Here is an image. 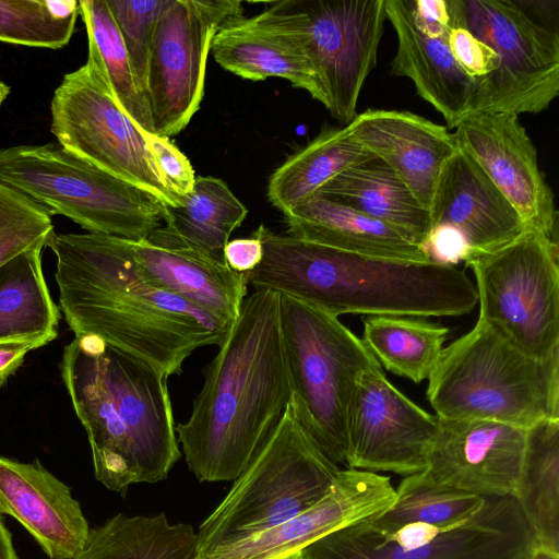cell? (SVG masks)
I'll return each instance as SVG.
<instances>
[{
    "instance_id": "obj_30",
    "label": "cell",
    "mask_w": 559,
    "mask_h": 559,
    "mask_svg": "<svg viewBox=\"0 0 559 559\" xmlns=\"http://www.w3.org/2000/svg\"><path fill=\"white\" fill-rule=\"evenodd\" d=\"M512 497L536 543L559 551V419L545 418L526 429Z\"/></svg>"
},
{
    "instance_id": "obj_41",
    "label": "cell",
    "mask_w": 559,
    "mask_h": 559,
    "mask_svg": "<svg viewBox=\"0 0 559 559\" xmlns=\"http://www.w3.org/2000/svg\"><path fill=\"white\" fill-rule=\"evenodd\" d=\"M223 254L225 262L231 270L248 274L260 265L263 258V246L261 240L252 233L248 238L229 240Z\"/></svg>"
},
{
    "instance_id": "obj_7",
    "label": "cell",
    "mask_w": 559,
    "mask_h": 559,
    "mask_svg": "<svg viewBox=\"0 0 559 559\" xmlns=\"http://www.w3.org/2000/svg\"><path fill=\"white\" fill-rule=\"evenodd\" d=\"M450 24L489 46L498 66L476 80L471 112L539 114L559 93V33L551 1L447 0Z\"/></svg>"
},
{
    "instance_id": "obj_1",
    "label": "cell",
    "mask_w": 559,
    "mask_h": 559,
    "mask_svg": "<svg viewBox=\"0 0 559 559\" xmlns=\"http://www.w3.org/2000/svg\"><path fill=\"white\" fill-rule=\"evenodd\" d=\"M59 309L75 336L94 335L167 377L199 347L219 346L233 323L147 282L130 240L53 233Z\"/></svg>"
},
{
    "instance_id": "obj_10",
    "label": "cell",
    "mask_w": 559,
    "mask_h": 559,
    "mask_svg": "<svg viewBox=\"0 0 559 559\" xmlns=\"http://www.w3.org/2000/svg\"><path fill=\"white\" fill-rule=\"evenodd\" d=\"M385 0H280L259 17L290 38L310 61L325 108L343 126L377 63L386 20Z\"/></svg>"
},
{
    "instance_id": "obj_9",
    "label": "cell",
    "mask_w": 559,
    "mask_h": 559,
    "mask_svg": "<svg viewBox=\"0 0 559 559\" xmlns=\"http://www.w3.org/2000/svg\"><path fill=\"white\" fill-rule=\"evenodd\" d=\"M340 471L289 404L229 492L200 525L197 551L269 530L304 512L328 493Z\"/></svg>"
},
{
    "instance_id": "obj_29",
    "label": "cell",
    "mask_w": 559,
    "mask_h": 559,
    "mask_svg": "<svg viewBox=\"0 0 559 559\" xmlns=\"http://www.w3.org/2000/svg\"><path fill=\"white\" fill-rule=\"evenodd\" d=\"M43 249L23 252L0 267V343L44 346L58 335L60 309L44 276Z\"/></svg>"
},
{
    "instance_id": "obj_2",
    "label": "cell",
    "mask_w": 559,
    "mask_h": 559,
    "mask_svg": "<svg viewBox=\"0 0 559 559\" xmlns=\"http://www.w3.org/2000/svg\"><path fill=\"white\" fill-rule=\"evenodd\" d=\"M281 295L254 289L204 370L190 417L176 426L200 481L235 480L292 401L280 325Z\"/></svg>"
},
{
    "instance_id": "obj_21",
    "label": "cell",
    "mask_w": 559,
    "mask_h": 559,
    "mask_svg": "<svg viewBox=\"0 0 559 559\" xmlns=\"http://www.w3.org/2000/svg\"><path fill=\"white\" fill-rule=\"evenodd\" d=\"M14 518L50 559H71L90 535L71 489L36 459L22 463L0 456V515Z\"/></svg>"
},
{
    "instance_id": "obj_25",
    "label": "cell",
    "mask_w": 559,
    "mask_h": 559,
    "mask_svg": "<svg viewBox=\"0 0 559 559\" xmlns=\"http://www.w3.org/2000/svg\"><path fill=\"white\" fill-rule=\"evenodd\" d=\"M210 52L228 72L250 81L285 79L325 107L324 93L306 55L259 15L225 24L214 36Z\"/></svg>"
},
{
    "instance_id": "obj_6",
    "label": "cell",
    "mask_w": 559,
    "mask_h": 559,
    "mask_svg": "<svg viewBox=\"0 0 559 559\" xmlns=\"http://www.w3.org/2000/svg\"><path fill=\"white\" fill-rule=\"evenodd\" d=\"M280 325L294 413L328 459L346 463L357 382L382 366L337 317L293 297L281 295Z\"/></svg>"
},
{
    "instance_id": "obj_14",
    "label": "cell",
    "mask_w": 559,
    "mask_h": 559,
    "mask_svg": "<svg viewBox=\"0 0 559 559\" xmlns=\"http://www.w3.org/2000/svg\"><path fill=\"white\" fill-rule=\"evenodd\" d=\"M242 13L240 1L169 0L156 26L146 78L155 135L169 139L189 124L204 95L213 38Z\"/></svg>"
},
{
    "instance_id": "obj_42",
    "label": "cell",
    "mask_w": 559,
    "mask_h": 559,
    "mask_svg": "<svg viewBox=\"0 0 559 559\" xmlns=\"http://www.w3.org/2000/svg\"><path fill=\"white\" fill-rule=\"evenodd\" d=\"M41 345L37 342H1L0 343V384L13 374L22 365L25 356Z\"/></svg>"
},
{
    "instance_id": "obj_23",
    "label": "cell",
    "mask_w": 559,
    "mask_h": 559,
    "mask_svg": "<svg viewBox=\"0 0 559 559\" xmlns=\"http://www.w3.org/2000/svg\"><path fill=\"white\" fill-rule=\"evenodd\" d=\"M142 276L152 285L234 323L247 297L248 275L224 259L186 248H164L147 239L130 240Z\"/></svg>"
},
{
    "instance_id": "obj_11",
    "label": "cell",
    "mask_w": 559,
    "mask_h": 559,
    "mask_svg": "<svg viewBox=\"0 0 559 559\" xmlns=\"http://www.w3.org/2000/svg\"><path fill=\"white\" fill-rule=\"evenodd\" d=\"M476 280L479 319L531 357L559 354L557 239L526 228L515 240L465 262Z\"/></svg>"
},
{
    "instance_id": "obj_15",
    "label": "cell",
    "mask_w": 559,
    "mask_h": 559,
    "mask_svg": "<svg viewBox=\"0 0 559 559\" xmlns=\"http://www.w3.org/2000/svg\"><path fill=\"white\" fill-rule=\"evenodd\" d=\"M438 418L399 391L383 369L364 372L356 385L348 418L349 468L421 473L437 433Z\"/></svg>"
},
{
    "instance_id": "obj_3",
    "label": "cell",
    "mask_w": 559,
    "mask_h": 559,
    "mask_svg": "<svg viewBox=\"0 0 559 559\" xmlns=\"http://www.w3.org/2000/svg\"><path fill=\"white\" fill-rule=\"evenodd\" d=\"M60 370L95 478L121 495L131 484L166 479L181 456L168 377L94 335L64 347Z\"/></svg>"
},
{
    "instance_id": "obj_18",
    "label": "cell",
    "mask_w": 559,
    "mask_h": 559,
    "mask_svg": "<svg viewBox=\"0 0 559 559\" xmlns=\"http://www.w3.org/2000/svg\"><path fill=\"white\" fill-rule=\"evenodd\" d=\"M394 499L390 477L341 469L328 493L309 509L269 530L197 551L194 559H278L381 513Z\"/></svg>"
},
{
    "instance_id": "obj_43",
    "label": "cell",
    "mask_w": 559,
    "mask_h": 559,
    "mask_svg": "<svg viewBox=\"0 0 559 559\" xmlns=\"http://www.w3.org/2000/svg\"><path fill=\"white\" fill-rule=\"evenodd\" d=\"M0 559H19L12 545V537L0 518Z\"/></svg>"
},
{
    "instance_id": "obj_45",
    "label": "cell",
    "mask_w": 559,
    "mask_h": 559,
    "mask_svg": "<svg viewBox=\"0 0 559 559\" xmlns=\"http://www.w3.org/2000/svg\"><path fill=\"white\" fill-rule=\"evenodd\" d=\"M278 559H310L306 550L302 548L300 550L294 551L292 554H288L284 557H281Z\"/></svg>"
},
{
    "instance_id": "obj_34",
    "label": "cell",
    "mask_w": 559,
    "mask_h": 559,
    "mask_svg": "<svg viewBox=\"0 0 559 559\" xmlns=\"http://www.w3.org/2000/svg\"><path fill=\"white\" fill-rule=\"evenodd\" d=\"M486 499L469 492L432 486L417 473L404 477L395 489L392 504L369 518V521L382 531H393L408 524H426L447 530L471 519L484 507Z\"/></svg>"
},
{
    "instance_id": "obj_4",
    "label": "cell",
    "mask_w": 559,
    "mask_h": 559,
    "mask_svg": "<svg viewBox=\"0 0 559 559\" xmlns=\"http://www.w3.org/2000/svg\"><path fill=\"white\" fill-rule=\"evenodd\" d=\"M263 258L248 273L254 289H270L342 314L459 317L477 304L464 271L435 262L386 260L316 245L260 225Z\"/></svg>"
},
{
    "instance_id": "obj_22",
    "label": "cell",
    "mask_w": 559,
    "mask_h": 559,
    "mask_svg": "<svg viewBox=\"0 0 559 559\" xmlns=\"http://www.w3.org/2000/svg\"><path fill=\"white\" fill-rule=\"evenodd\" d=\"M429 214L431 227L459 229L473 257L509 245L526 229L518 211L460 145L441 173Z\"/></svg>"
},
{
    "instance_id": "obj_12",
    "label": "cell",
    "mask_w": 559,
    "mask_h": 559,
    "mask_svg": "<svg viewBox=\"0 0 559 559\" xmlns=\"http://www.w3.org/2000/svg\"><path fill=\"white\" fill-rule=\"evenodd\" d=\"M535 544L518 502L508 496L487 498L452 528L408 524L382 531L366 519L304 549L310 559H526Z\"/></svg>"
},
{
    "instance_id": "obj_24",
    "label": "cell",
    "mask_w": 559,
    "mask_h": 559,
    "mask_svg": "<svg viewBox=\"0 0 559 559\" xmlns=\"http://www.w3.org/2000/svg\"><path fill=\"white\" fill-rule=\"evenodd\" d=\"M284 217L287 234L305 241L371 258L431 262L419 245L397 229L321 194Z\"/></svg>"
},
{
    "instance_id": "obj_35",
    "label": "cell",
    "mask_w": 559,
    "mask_h": 559,
    "mask_svg": "<svg viewBox=\"0 0 559 559\" xmlns=\"http://www.w3.org/2000/svg\"><path fill=\"white\" fill-rule=\"evenodd\" d=\"M78 16L76 0H0V41L59 49L69 44Z\"/></svg>"
},
{
    "instance_id": "obj_38",
    "label": "cell",
    "mask_w": 559,
    "mask_h": 559,
    "mask_svg": "<svg viewBox=\"0 0 559 559\" xmlns=\"http://www.w3.org/2000/svg\"><path fill=\"white\" fill-rule=\"evenodd\" d=\"M155 169L175 206L193 189L197 175L188 157L167 138L146 133Z\"/></svg>"
},
{
    "instance_id": "obj_19",
    "label": "cell",
    "mask_w": 559,
    "mask_h": 559,
    "mask_svg": "<svg viewBox=\"0 0 559 559\" xmlns=\"http://www.w3.org/2000/svg\"><path fill=\"white\" fill-rule=\"evenodd\" d=\"M384 5L397 38L391 74L411 79L417 94L454 129L471 112L477 81L463 71L451 51V25L421 20L412 0H385Z\"/></svg>"
},
{
    "instance_id": "obj_31",
    "label": "cell",
    "mask_w": 559,
    "mask_h": 559,
    "mask_svg": "<svg viewBox=\"0 0 559 559\" xmlns=\"http://www.w3.org/2000/svg\"><path fill=\"white\" fill-rule=\"evenodd\" d=\"M198 534L190 524L168 521L165 513H118L90 531L71 559H194Z\"/></svg>"
},
{
    "instance_id": "obj_17",
    "label": "cell",
    "mask_w": 559,
    "mask_h": 559,
    "mask_svg": "<svg viewBox=\"0 0 559 559\" xmlns=\"http://www.w3.org/2000/svg\"><path fill=\"white\" fill-rule=\"evenodd\" d=\"M454 130L457 144L509 200L526 228L556 238L554 194L539 169L536 147L519 116L469 112Z\"/></svg>"
},
{
    "instance_id": "obj_28",
    "label": "cell",
    "mask_w": 559,
    "mask_h": 559,
    "mask_svg": "<svg viewBox=\"0 0 559 559\" xmlns=\"http://www.w3.org/2000/svg\"><path fill=\"white\" fill-rule=\"evenodd\" d=\"M373 158L376 156L359 143L348 124L324 128L272 173L267 199L286 214L316 195L342 171Z\"/></svg>"
},
{
    "instance_id": "obj_37",
    "label": "cell",
    "mask_w": 559,
    "mask_h": 559,
    "mask_svg": "<svg viewBox=\"0 0 559 559\" xmlns=\"http://www.w3.org/2000/svg\"><path fill=\"white\" fill-rule=\"evenodd\" d=\"M145 92L151 47L169 0H106ZM146 96V93H145Z\"/></svg>"
},
{
    "instance_id": "obj_8",
    "label": "cell",
    "mask_w": 559,
    "mask_h": 559,
    "mask_svg": "<svg viewBox=\"0 0 559 559\" xmlns=\"http://www.w3.org/2000/svg\"><path fill=\"white\" fill-rule=\"evenodd\" d=\"M0 182L93 234L141 241L163 223L155 195L59 144L0 150Z\"/></svg>"
},
{
    "instance_id": "obj_26",
    "label": "cell",
    "mask_w": 559,
    "mask_h": 559,
    "mask_svg": "<svg viewBox=\"0 0 559 559\" xmlns=\"http://www.w3.org/2000/svg\"><path fill=\"white\" fill-rule=\"evenodd\" d=\"M248 215L225 181L197 176L192 191L176 206L163 204L164 225L147 240L164 248H186L224 259L233 231Z\"/></svg>"
},
{
    "instance_id": "obj_16",
    "label": "cell",
    "mask_w": 559,
    "mask_h": 559,
    "mask_svg": "<svg viewBox=\"0 0 559 559\" xmlns=\"http://www.w3.org/2000/svg\"><path fill=\"white\" fill-rule=\"evenodd\" d=\"M437 418L421 478L432 486L486 498L512 497L526 429L484 419Z\"/></svg>"
},
{
    "instance_id": "obj_33",
    "label": "cell",
    "mask_w": 559,
    "mask_h": 559,
    "mask_svg": "<svg viewBox=\"0 0 559 559\" xmlns=\"http://www.w3.org/2000/svg\"><path fill=\"white\" fill-rule=\"evenodd\" d=\"M426 318L364 316L362 342L388 371L415 383L435 369L449 329Z\"/></svg>"
},
{
    "instance_id": "obj_5",
    "label": "cell",
    "mask_w": 559,
    "mask_h": 559,
    "mask_svg": "<svg viewBox=\"0 0 559 559\" xmlns=\"http://www.w3.org/2000/svg\"><path fill=\"white\" fill-rule=\"evenodd\" d=\"M426 394L439 418L527 429L545 418L559 419V354L531 357L478 318L471 331L443 347Z\"/></svg>"
},
{
    "instance_id": "obj_46",
    "label": "cell",
    "mask_w": 559,
    "mask_h": 559,
    "mask_svg": "<svg viewBox=\"0 0 559 559\" xmlns=\"http://www.w3.org/2000/svg\"><path fill=\"white\" fill-rule=\"evenodd\" d=\"M11 92V87L5 84L4 82L0 81V107L3 104V102L7 99Z\"/></svg>"
},
{
    "instance_id": "obj_32",
    "label": "cell",
    "mask_w": 559,
    "mask_h": 559,
    "mask_svg": "<svg viewBox=\"0 0 559 559\" xmlns=\"http://www.w3.org/2000/svg\"><path fill=\"white\" fill-rule=\"evenodd\" d=\"M79 14L88 39L87 63L100 76L126 115L145 133L154 134L145 92L106 0H80Z\"/></svg>"
},
{
    "instance_id": "obj_40",
    "label": "cell",
    "mask_w": 559,
    "mask_h": 559,
    "mask_svg": "<svg viewBox=\"0 0 559 559\" xmlns=\"http://www.w3.org/2000/svg\"><path fill=\"white\" fill-rule=\"evenodd\" d=\"M420 247L431 262L442 265L454 266L473 257L462 233L447 224L433 225Z\"/></svg>"
},
{
    "instance_id": "obj_36",
    "label": "cell",
    "mask_w": 559,
    "mask_h": 559,
    "mask_svg": "<svg viewBox=\"0 0 559 559\" xmlns=\"http://www.w3.org/2000/svg\"><path fill=\"white\" fill-rule=\"evenodd\" d=\"M53 233L51 216L40 205L0 182V267L23 252L47 247Z\"/></svg>"
},
{
    "instance_id": "obj_13",
    "label": "cell",
    "mask_w": 559,
    "mask_h": 559,
    "mask_svg": "<svg viewBox=\"0 0 559 559\" xmlns=\"http://www.w3.org/2000/svg\"><path fill=\"white\" fill-rule=\"evenodd\" d=\"M50 114L60 146L175 206L153 164L146 133L118 106L91 64L63 76Z\"/></svg>"
},
{
    "instance_id": "obj_39",
    "label": "cell",
    "mask_w": 559,
    "mask_h": 559,
    "mask_svg": "<svg viewBox=\"0 0 559 559\" xmlns=\"http://www.w3.org/2000/svg\"><path fill=\"white\" fill-rule=\"evenodd\" d=\"M449 45L459 66L475 80L488 75L498 66L496 52L466 28L451 26Z\"/></svg>"
},
{
    "instance_id": "obj_44",
    "label": "cell",
    "mask_w": 559,
    "mask_h": 559,
    "mask_svg": "<svg viewBox=\"0 0 559 559\" xmlns=\"http://www.w3.org/2000/svg\"><path fill=\"white\" fill-rule=\"evenodd\" d=\"M526 559H559V551L536 543Z\"/></svg>"
},
{
    "instance_id": "obj_27",
    "label": "cell",
    "mask_w": 559,
    "mask_h": 559,
    "mask_svg": "<svg viewBox=\"0 0 559 559\" xmlns=\"http://www.w3.org/2000/svg\"><path fill=\"white\" fill-rule=\"evenodd\" d=\"M317 194L385 223L419 246L431 229L429 211L399 176L377 157L342 171Z\"/></svg>"
},
{
    "instance_id": "obj_20",
    "label": "cell",
    "mask_w": 559,
    "mask_h": 559,
    "mask_svg": "<svg viewBox=\"0 0 559 559\" xmlns=\"http://www.w3.org/2000/svg\"><path fill=\"white\" fill-rule=\"evenodd\" d=\"M348 126L429 211L441 173L459 147L453 133L406 110L367 109Z\"/></svg>"
}]
</instances>
